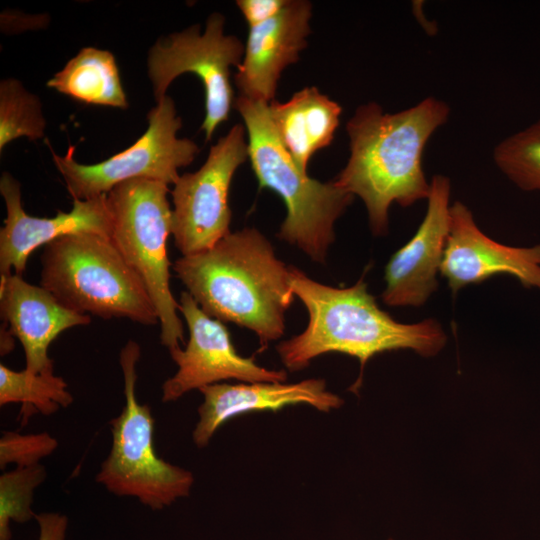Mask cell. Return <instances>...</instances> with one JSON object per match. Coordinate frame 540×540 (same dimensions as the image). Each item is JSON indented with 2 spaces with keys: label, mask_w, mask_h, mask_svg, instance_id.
Returning a JSON list of instances; mask_svg holds the SVG:
<instances>
[{
  "label": "cell",
  "mask_w": 540,
  "mask_h": 540,
  "mask_svg": "<svg viewBox=\"0 0 540 540\" xmlns=\"http://www.w3.org/2000/svg\"><path fill=\"white\" fill-rule=\"evenodd\" d=\"M449 115L445 101L428 97L396 113H385L371 102L358 107L347 122L350 155L335 181L362 199L374 235L387 233L393 203L409 207L428 198L423 153Z\"/></svg>",
  "instance_id": "1"
},
{
  "label": "cell",
  "mask_w": 540,
  "mask_h": 540,
  "mask_svg": "<svg viewBox=\"0 0 540 540\" xmlns=\"http://www.w3.org/2000/svg\"><path fill=\"white\" fill-rule=\"evenodd\" d=\"M172 267L207 315L252 330L258 352L283 336L295 296L290 266L257 229L230 232L206 251L181 256Z\"/></svg>",
  "instance_id": "2"
},
{
  "label": "cell",
  "mask_w": 540,
  "mask_h": 540,
  "mask_svg": "<svg viewBox=\"0 0 540 540\" xmlns=\"http://www.w3.org/2000/svg\"><path fill=\"white\" fill-rule=\"evenodd\" d=\"M290 284L293 294L304 304L309 320L302 333L276 346L289 371H300L325 353H344L360 362V376L353 386L357 390L363 369L374 355L411 349L430 357L446 343V334L436 320L404 324L381 310L363 278L351 287L335 288L290 266Z\"/></svg>",
  "instance_id": "3"
},
{
  "label": "cell",
  "mask_w": 540,
  "mask_h": 540,
  "mask_svg": "<svg viewBox=\"0 0 540 540\" xmlns=\"http://www.w3.org/2000/svg\"><path fill=\"white\" fill-rule=\"evenodd\" d=\"M248 135V158L260 188L276 192L286 206L278 237L324 263L335 240L334 224L354 196L336 181L320 182L295 163L273 126L269 103L234 100Z\"/></svg>",
  "instance_id": "4"
},
{
  "label": "cell",
  "mask_w": 540,
  "mask_h": 540,
  "mask_svg": "<svg viewBox=\"0 0 540 540\" xmlns=\"http://www.w3.org/2000/svg\"><path fill=\"white\" fill-rule=\"evenodd\" d=\"M41 265L40 285L76 313L160 324L142 280L109 236H63L44 246Z\"/></svg>",
  "instance_id": "5"
},
{
  "label": "cell",
  "mask_w": 540,
  "mask_h": 540,
  "mask_svg": "<svg viewBox=\"0 0 540 540\" xmlns=\"http://www.w3.org/2000/svg\"><path fill=\"white\" fill-rule=\"evenodd\" d=\"M140 355V346L134 340L128 341L120 352L125 404L109 422L112 445L95 480L113 495L133 497L157 511L188 497L194 476L156 453L151 408L139 403L136 397V365Z\"/></svg>",
  "instance_id": "6"
},
{
  "label": "cell",
  "mask_w": 540,
  "mask_h": 540,
  "mask_svg": "<svg viewBox=\"0 0 540 540\" xmlns=\"http://www.w3.org/2000/svg\"><path fill=\"white\" fill-rule=\"evenodd\" d=\"M169 185L133 179L108 194L112 216L111 240L142 280L158 314L161 343L172 350L184 343L179 304L170 289L167 239L172 230Z\"/></svg>",
  "instance_id": "7"
},
{
  "label": "cell",
  "mask_w": 540,
  "mask_h": 540,
  "mask_svg": "<svg viewBox=\"0 0 540 540\" xmlns=\"http://www.w3.org/2000/svg\"><path fill=\"white\" fill-rule=\"evenodd\" d=\"M147 120V130L133 145L96 164L78 163L73 146L63 156L51 149L53 162L73 199L106 195L116 185L133 179L176 183L178 170L194 160L199 148L192 140L177 137L182 121L169 96L156 103Z\"/></svg>",
  "instance_id": "8"
},
{
  "label": "cell",
  "mask_w": 540,
  "mask_h": 540,
  "mask_svg": "<svg viewBox=\"0 0 540 540\" xmlns=\"http://www.w3.org/2000/svg\"><path fill=\"white\" fill-rule=\"evenodd\" d=\"M224 22L221 14L213 13L203 34L195 25L159 39L148 52L147 71L156 103L181 74L194 73L202 81L206 112L201 130L206 141L229 117L234 102L230 68L241 64L245 49L237 37L224 34Z\"/></svg>",
  "instance_id": "9"
},
{
  "label": "cell",
  "mask_w": 540,
  "mask_h": 540,
  "mask_svg": "<svg viewBox=\"0 0 540 540\" xmlns=\"http://www.w3.org/2000/svg\"><path fill=\"white\" fill-rule=\"evenodd\" d=\"M247 158L244 127L236 124L210 148L200 169L173 185L171 234L182 256L206 251L230 233V185Z\"/></svg>",
  "instance_id": "10"
},
{
  "label": "cell",
  "mask_w": 540,
  "mask_h": 540,
  "mask_svg": "<svg viewBox=\"0 0 540 540\" xmlns=\"http://www.w3.org/2000/svg\"><path fill=\"white\" fill-rule=\"evenodd\" d=\"M178 304L189 339L185 348L169 350L178 369L162 385L163 402L230 379L248 383L286 381V371L264 368L254 357L239 355L223 322L207 315L188 292H182Z\"/></svg>",
  "instance_id": "11"
},
{
  "label": "cell",
  "mask_w": 540,
  "mask_h": 540,
  "mask_svg": "<svg viewBox=\"0 0 540 540\" xmlns=\"http://www.w3.org/2000/svg\"><path fill=\"white\" fill-rule=\"evenodd\" d=\"M0 193L6 206L0 230V275H22L32 252L66 235L90 232L111 237L112 216L107 194L73 199L69 212L41 218L28 215L22 206L20 183L8 172L0 178Z\"/></svg>",
  "instance_id": "12"
},
{
  "label": "cell",
  "mask_w": 540,
  "mask_h": 540,
  "mask_svg": "<svg viewBox=\"0 0 540 540\" xmlns=\"http://www.w3.org/2000/svg\"><path fill=\"white\" fill-rule=\"evenodd\" d=\"M440 273L454 294L498 274L511 275L524 287L540 290V244L512 247L498 243L480 230L465 204L455 202L450 207Z\"/></svg>",
  "instance_id": "13"
},
{
  "label": "cell",
  "mask_w": 540,
  "mask_h": 540,
  "mask_svg": "<svg viewBox=\"0 0 540 540\" xmlns=\"http://www.w3.org/2000/svg\"><path fill=\"white\" fill-rule=\"evenodd\" d=\"M450 191L446 176H433L424 219L385 267L386 286L381 297L386 305L418 307L436 291L450 228Z\"/></svg>",
  "instance_id": "14"
},
{
  "label": "cell",
  "mask_w": 540,
  "mask_h": 540,
  "mask_svg": "<svg viewBox=\"0 0 540 540\" xmlns=\"http://www.w3.org/2000/svg\"><path fill=\"white\" fill-rule=\"evenodd\" d=\"M203 401L192 439L198 448L206 447L219 427L233 417L254 411H278L286 406L307 404L321 412L342 406L343 400L327 389L324 379L296 383L240 382L217 383L199 390Z\"/></svg>",
  "instance_id": "15"
},
{
  "label": "cell",
  "mask_w": 540,
  "mask_h": 540,
  "mask_svg": "<svg viewBox=\"0 0 540 540\" xmlns=\"http://www.w3.org/2000/svg\"><path fill=\"white\" fill-rule=\"evenodd\" d=\"M0 315L3 325L22 344L25 370L54 371L50 344L65 330L90 324L91 316L63 306L47 289L26 282L22 275H0Z\"/></svg>",
  "instance_id": "16"
},
{
  "label": "cell",
  "mask_w": 540,
  "mask_h": 540,
  "mask_svg": "<svg viewBox=\"0 0 540 540\" xmlns=\"http://www.w3.org/2000/svg\"><path fill=\"white\" fill-rule=\"evenodd\" d=\"M311 3L288 1L274 18L249 30L234 76L241 97L270 103L282 71L299 59L310 33Z\"/></svg>",
  "instance_id": "17"
},
{
  "label": "cell",
  "mask_w": 540,
  "mask_h": 540,
  "mask_svg": "<svg viewBox=\"0 0 540 540\" xmlns=\"http://www.w3.org/2000/svg\"><path fill=\"white\" fill-rule=\"evenodd\" d=\"M341 112V106L316 87L296 92L285 103H269L280 141L305 173L311 157L332 142Z\"/></svg>",
  "instance_id": "18"
},
{
  "label": "cell",
  "mask_w": 540,
  "mask_h": 540,
  "mask_svg": "<svg viewBox=\"0 0 540 540\" xmlns=\"http://www.w3.org/2000/svg\"><path fill=\"white\" fill-rule=\"evenodd\" d=\"M47 86L82 103L128 108L115 57L107 50L82 48Z\"/></svg>",
  "instance_id": "19"
},
{
  "label": "cell",
  "mask_w": 540,
  "mask_h": 540,
  "mask_svg": "<svg viewBox=\"0 0 540 540\" xmlns=\"http://www.w3.org/2000/svg\"><path fill=\"white\" fill-rule=\"evenodd\" d=\"M73 401L66 381L54 371L32 374L25 369L15 371L0 364V405L21 403L23 418L28 419L32 412L53 415Z\"/></svg>",
  "instance_id": "20"
},
{
  "label": "cell",
  "mask_w": 540,
  "mask_h": 540,
  "mask_svg": "<svg viewBox=\"0 0 540 540\" xmlns=\"http://www.w3.org/2000/svg\"><path fill=\"white\" fill-rule=\"evenodd\" d=\"M46 120L39 98L20 81L7 78L0 83V151L19 137L38 140L44 136Z\"/></svg>",
  "instance_id": "21"
},
{
  "label": "cell",
  "mask_w": 540,
  "mask_h": 540,
  "mask_svg": "<svg viewBox=\"0 0 540 540\" xmlns=\"http://www.w3.org/2000/svg\"><path fill=\"white\" fill-rule=\"evenodd\" d=\"M499 170L524 191L540 190V120L499 142L493 151Z\"/></svg>",
  "instance_id": "22"
},
{
  "label": "cell",
  "mask_w": 540,
  "mask_h": 540,
  "mask_svg": "<svg viewBox=\"0 0 540 540\" xmlns=\"http://www.w3.org/2000/svg\"><path fill=\"white\" fill-rule=\"evenodd\" d=\"M42 464L15 467L0 476V540H11V522L25 523L35 518L34 491L46 479Z\"/></svg>",
  "instance_id": "23"
},
{
  "label": "cell",
  "mask_w": 540,
  "mask_h": 540,
  "mask_svg": "<svg viewBox=\"0 0 540 540\" xmlns=\"http://www.w3.org/2000/svg\"><path fill=\"white\" fill-rule=\"evenodd\" d=\"M58 448V441L47 432L21 434L4 431L0 438V467L9 464L27 467L40 464Z\"/></svg>",
  "instance_id": "24"
},
{
  "label": "cell",
  "mask_w": 540,
  "mask_h": 540,
  "mask_svg": "<svg viewBox=\"0 0 540 540\" xmlns=\"http://www.w3.org/2000/svg\"><path fill=\"white\" fill-rule=\"evenodd\" d=\"M287 2V0H238L236 5L251 28L277 16Z\"/></svg>",
  "instance_id": "25"
},
{
  "label": "cell",
  "mask_w": 540,
  "mask_h": 540,
  "mask_svg": "<svg viewBox=\"0 0 540 540\" xmlns=\"http://www.w3.org/2000/svg\"><path fill=\"white\" fill-rule=\"evenodd\" d=\"M39 527L38 540H65L68 517L59 512H41L34 518Z\"/></svg>",
  "instance_id": "26"
},
{
  "label": "cell",
  "mask_w": 540,
  "mask_h": 540,
  "mask_svg": "<svg viewBox=\"0 0 540 540\" xmlns=\"http://www.w3.org/2000/svg\"><path fill=\"white\" fill-rule=\"evenodd\" d=\"M13 348V336L6 328L5 325H1V355H6Z\"/></svg>",
  "instance_id": "27"
}]
</instances>
